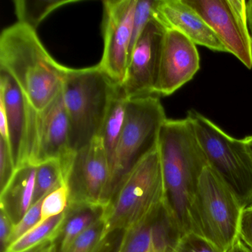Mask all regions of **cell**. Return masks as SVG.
<instances>
[{"mask_svg": "<svg viewBox=\"0 0 252 252\" xmlns=\"http://www.w3.org/2000/svg\"><path fill=\"white\" fill-rule=\"evenodd\" d=\"M158 150L164 184L163 205L182 236L191 231L190 206L207 160L187 118L165 121Z\"/></svg>", "mask_w": 252, "mask_h": 252, "instance_id": "cell-1", "label": "cell"}, {"mask_svg": "<svg viewBox=\"0 0 252 252\" xmlns=\"http://www.w3.org/2000/svg\"><path fill=\"white\" fill-rule=\"evenodd\" d=\"M67 69L50 55L29 25L17 22L1 33L0 70L14 79L34 110H43L60 94Z\"/></svg>", "mask_w": 252, "mask_h": 252, "instance_id": "cell-2", "label": "cell"}, {"mask_svg": "<svg viewBox=\"0 0 252 252\" xmlns=\"http://www.w3.org/2000/svg\"><path fill=\"white\" fill-rule=\"evenodd\" d=\"M164 203V184L158 148L140 159L122 178L103 211L102 241L147 221Z\"/></svg>", "mask_w": 252, "mask_h": 252, "instance_id": "cell-3", "label": "cell"}, {"mask_svg": "<svg viewBox=\"0 0 252 252\" xmlns=\"http://www.w3.org/2000/svg\"><path fill=\"white\" fill-rule=\"evenodd\" d=\"M116 86L98 64L67 67L62 93L72 151H78L98 137Z\"/></svg>", "mask_w": 252, "mask_h": 252, "instance_id": "cell-4", "label": "cell"}, {"mask_svg": "<svg viewBox=\"0 0 252 252\" xmlns=\"http://www.w3.org/2000/svg\"><path fill=\"white\" fill-rule=\"evenodd\" d=\"M243 209L223 181L206 166L190 206L191 231L225 252L238 237Z\"/></svg>", "mask_w": 252, "mask_h": 252, "instance_id": "cell-5", "label": "cell"}, {"mask_svg": "<svg viewBox=\"0 0 252 252\" xmlns=\"http://www.w3.org/2000/svg\"><path fill=\"white\" fill-rule=\"evenodd\" d=\"M208 166L237 197L243 209L252 203V158L243 139L224 132L195 110L187 113Z\"/></svg>", "mask_w": 252, "mask_h": 252, "instance_id": "cell-6", "label": "cell"}, {"mask_svg": "<svg viewBox=\"0 0 252 252\" xmlns=\"http://www.w3.org/2000/svg\"><path fill=\"white\" fill-rule=\"evenodd\" d=\"M166 119L158 95L127 100L125 126L112 166L114 189L140 159L158 148L160 129Z\"/></svg>", "mask_w": 252, "mask_h": 252, "instance_id": "cell-7", "label": "cell"}, {"mask_svg": "<svg viewBox=\"0 0 252 252\" xmlns=\"http://www.w3.org/2000/svg\"><path fill=\"white\" fill-rule=\"evenodd\" d=\"M68 206L104 209L114 189L111 166L100 137L73 153L69 170Z\"/></svg>", "mask_w": 252, "mask_h": 252, "instance_id": "cell-8", "label": "cell"}, {"mask_svg": "<svg viewBox=\"0 0 252 252\" xmlns=\"http://www.w3.org/2000/svg\"><path fill=\"white\" fill-rule=\"evenodd\" d=\"M213 31L226 53L252 68V39L244 0H184Z\"/></svg>", "mask_w": 252, "mask_h": 252, "instance_id": "cell-9", "label": "cell"}, {"mask_svg": "<svg viewBox=\"0 0 252 252\" xmlns=\"http://www.w3.org/2000/svg\"><path fill=\"white\" fill-rule=\"evenodd\" d=\"M68 116L63 93L40 111L29 104V137L26 164L37 166L48 160H64L70 147Z\"/></svg>", "mask_w": 252, "mask_h": 252, "instance_id": "cell-10", "label": "cell"}, {"mask_svg": "<svg viewBox=\"0 0 252 252\" xmlns=\"http://www.w3.org/2000/svg\"><path fill=\"white\" fill-rule=\"evenodd\" d=\"M103 4L104 51L98 65L121 86L130 56L136 0H105Z\"/></svg>", "mask_w": 252, "mask_h": 252, "instance_id": "cell-11", "label": "cell"}, {"mask_svg": "<svg viewBox=\"0 0 252 252\" xmlns=\"http://www.w3.org/2000/svg\"><path fill=\"white\" fill-rule=\"evenodd\" d=\"M166 31L153 19L134 45L125 80L120 86L127 99L155 95Z\"/></svg>", "mask_w": 252, "mask_h": 252, "instance_id": "cell-12", "label": "cell"}, {"mask_svg": "<svg viewBox=\"0 0 252 252\" xmlns=\"http://www.w3.org/2000/svg\"><path fill=\"white\" fill-rule=\"evenodd\" d=\"M196 46L177 31L166 29L155 95H171L194 78L200 69Z\"/></svg>", "mask_w": 252, "mask_h": 252, "instance_id": "cell-13", "label": "cell"}, {"mask_svg": "<svg viewBox=\"0 0 252 252\" xmlns=\"http://www.w3.org/2000/svg\"><path fill=\"white\" fill-rule=\"evenodd\" d=\"M154 19L165 29L177 31L196 45L226 53L207 23L184 0H156Z\"/></svg>", "mask_w": 252, "mask_h": 252, "instance_id": "cell-14", "label": "cell"}, {"mask_svg": "<svg viewBox=\"0 0 252 252\" xmlns=\"http://www.w3.org/2000/svg\"><path fill=\"white\" fill-rule=\"evenodd\" d=\"M0 104L3 106L6 115L10 147L17 169L26 162L29 104L14 79L1 70Z\"/></svg>", "mask_w": 252, "mask_h": 252, "instance_id": "cell-15", "label": "cell"}, {"mask_svg": "<svg viewBox=\"0 0 252 252\" xmlns=\"http://www.w3.org/2000/svg\"><path fill=\"white\" fill-rule=\"evenodd\" d=\"M36 174V166L22 165L1 189L0 209L6 212L14 225L33 205Z\"/></svg>", "mask_w": 252, "mask_h": 252, "instance_id": "cell-16", "label": "cell"}, {"mask_svg": "<svg viewBox=\"0 0 252 252\" xmlns=\"http://www.w3.org/2000/svg\"><path fill=\"white\" fill-rule=\"evenodd\" d=\"M127 100L121 87L117 85L112 96L104 124L98 135L104 143L111 166V170L126 120Z\"/></svg>", "mask_w": 252, "mask_h": 252, "instance_id": "cell-17", "label": "cell"}, {"mask_svg": "<svg viewBox=\"0 0 252 252\" xmlns=\"http://www.w3.org/2000/svg\"><path fill=\"white\" fill-rule=\"evenodd\" d=\"M67 217V209L61 215L36 225L8 246L3 252H25L40 245L55 242L61 236Z\"/></svg>", "mask_w": 252, "mask_h": 252, "instance_id": "cell-18", "label": "cell"}, {"mask_svg": "<svg viewBox=\"0 0 252 252\" xmlns=\"http://www.w3.org/2000/svg\"><path fill=\"white\" fill-rule=\"evenodd\" d=\"M101 208L88 206H68L67 217L62 232L59 252H64L84 231L102 218Z\"/></svg>", "mask_w": 252, "mask_h": 252, "instance_id": "cell-19", "label": "cell"}, {"mask_svg": "<svg viewBox=\"0 0 252 252\" xmlns=\"http://www.w3.org/2000/svg\"><path fill=\"white\" fill-rule=\"evenodd\" d=\"M64 183H69V178L61 160L53 159L39 163L36 166L33 204Z\"/></svg>", "mask_w": 252, "mask_h": 252, "instance_id": "cell-20", "label": "cell"}, {"mask_svg": "<svg viewBox=\"0 0 252 252\" xmlns=\"http://www.w3.org/2000/svg\"><path fill=\"white\" fill-rule=\"evenodd\" d=\"M73 1H28L17 0L15 4L18 22L36 29L39 23L57 8Z\"/></svg>", "mask_w": 252, "mask_h": 252, "instance_id": "cell-21", "label": "cell"}, {"mask_svg": "<svg viewBox=\"0 0 252 252\" xmlns=\"http://www.w3.org/2000/svg\"><path fill=\"white\" fill-rule=\"evenodd\" d=\"M157 212L143 223L129 231H123L119 252H150L153 240V220Z\"/></svg>", "mask_w": 252, "mask_h": 252, "instance_id": "cell-22", "label": "cell"}, {"mask_svg": "<svg viewBox=\"0 0 252 252\" xmlns=\"http://www.w3.org/2000/svg\"><path fill=\"white\" fill-rule=\"evenodd\" d=\"M70 198V188L69 183H64L53 190L43 199L41 208L40 220L35 226L65 212L68 207Z\"/></svg>", "mask_w": 252, "mask_h": 252, "instance_id": "cell-23", "label": "cell"}, {"mask_svg": "<svg viewBox=\"0 0 252 252\" xmlns=\"http://www.w3.org/2000/svg\"><path fill=\"white\" fill-rule=\"evenodd\" d=\"M102 218L77 237L64 252H95L102 242Z\"/></svg>", "mask_w": 252, "mask_h": 252, "instance_id": "cell-24", "label": "cell"}, {"mask_svg": "<svg viewBox=\"0 0 252 252\" xmlns=\"http://www.w3.org/2000/svg\"><path fill=\"white\" fill-rule=\"evenodd\" d=\"M156 2V0H136L131 51L148 23L154 19Z\"/></svg>", "mask_w": 252, "mask_h": 252, "instance_id": "cell-25", "label": "cell"}, {"mask_svg": "<svg viewBox=\"0 0 252 252\" xmlns=\"http://www.w3.org/2000/svg\"><path fill=\"white\" fill-rule=\"evenodd\" d=\"M172 252H223L196 233L189 231L180 237Z\"/></svg>", "mask_w": 252, "mask_h": 252, "instance_id": "cell-26", "label": "cell"}, {"mask_svg": "<svg viewBox=\"0 0 252 252\" xmlns=\"http://www.w3.org/2000/svg\"><path fill=\"white\" fill-rule=\"evenodd\" d=\"M44 198L41 199L40 200L32 205V207L26 212L23 218L14 225L12 232H11L8 240V243H7V247L11 243L20 238L22 236L26 234L28 231H30L39 222V220H40L41 208H42Z\"/></svg>", "mask_w": 252, "mask_h": 252, "instance_id": "cell-27", "label": "cell"}, {"mask_svg": "<svg viewBox=\"0 0 252 252\" xmlns=\"http://www.w3.org/2000/svg\"><path fill=\"white\" fill-rule=\"evenodd\" d=\"M16 170L9 141L0 137V185L1 189L6 185Z\"/></svg>", "mask_w": 252, "mask_h": 252, "instance_id": "cell-28", "label": "cell"}, {"mask_svg": "<svg viewBox=\"0 0 252 252\" xmlns=\"http://www.w3.org/2000/svg\"><path fill=\"white\" fill-rule=\"evenodd\" d=\"M238 237L252 252V203L242 212Z\"/></svg>", "mask_w": 252, "mask_h": 252, "instance_id": "cell-29", "label": "cell"}, {"mask_svg": "<svg viewBox=\"0 0 252 252\" xmlns=\"http://www.w3.org/2000/svg\"><path fill=\"white\" fill-rule=\"evenodd\" d=\"M14 222L11 220L6 212L1 209L0 214V241L2 246V252L5 250L7 247L8 239L12 232L14 228Z\"/></svg>", "mask_w": 252, "mask_h": 252, "instance_id": "cell-30", "label": "cell"}, {"mask_svg": "<svg viewBox=\"0 0 252 252\" xmlns=\"http://www.w3.org/2000/svg\"><path fill=\"white\" fill-rule=\"evenodd\" d=\"M123 231H117L103 240L95 252H119Z\"/></svg>", "mask_w": 252, "mask_h": 252, "instance_id": "cell-31", "label": "cell"}, {"mask_svg": "<svg viewBox=\"0 0 252 252\" xmlns=\"http://www.w3.org/2000/svg\"><path fill=\"white\" fill-rule=\"evenodd\" d=\"M225 252H252L244 243L237 237V240L234 242V244L228 249Z\"/></svg>", "mask_w": 252, "mask_h": 252, "instance_id": "cell-32", "label": "cell"}, {"mask_svg": "<svg viewBox=\"0 0 252 252\" xmlns=\"http://www.w3.org/2000/svg\"><path fill=\"white\" fill-rule=\"evenodd\" d=\"M248 23H249V32L252 39V0L247 2Z\"/></svg>", "mask_w": 252, "mask_h": 252, "instance_id": "cell-33", "label": "cell"}, {"mask_svg": "<svg viewBox=\"0 0 252 252\" xmlns=\"http://www.w3.org/2000/svg\"><path fill=\"white\" fill-rule=\"evenodd\" d=\"M243 141H244L245 144H246L248 151L250 153L251 156H252V135H249V136L243 138Z\"/></svg>", "mask_w": 252, "mask_h": 252, "instance_id": "cell-34", "label": "cell"}, {"mask_svg": "<svg viewBox=\"0 0 252 252\" xmlns=\"http://www.w3.org/2000/svg\"><path fill=\"white\" fill-rule=\"evenodd\" d=\"M56 242V241H55ZM54 243V242H51V243H45V244L40 245V246H37V247L34 248V249H31V250L27 251V252H43L45 249H47L48 246L51 243Z\"/></svg>", "mask_w": 252, "mask_h": 252, "instance_id": "cell-35", "label": "cell"}, {"mask_svg": "<svg viewBox=\"0 0 252 252\" xmlns=\"http://www.w3.org/2000/svg\"><path fill=\"white\" fill-rule=\"evenodd\" d=\"M43 252H59L58 249H57V243L54 242V243L50 244Z\"/></svg>", "mask_w": 252, "mask_h": 252, "instance_id": "cell-36", "label": "cell"}]
</instances>
